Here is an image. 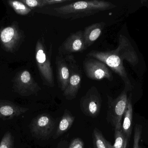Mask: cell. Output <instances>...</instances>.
I'll list each match as a JSON object with an SVG mask.
<instances>
[{"mask_svg": "<svg viewBox=\"0 0 148 148\" xmlns=\"http://www.w3.org/2000/svg\"><path fill=\"white\" fill-rule=\"evenodd\" d=\"M0 148H16L14 137L9 131L6 132L0 142Z\"/></svg>", "mask_w": 148, "mask_h": 148, "instance_id": "obj_21", "label": "cell"}, {"mask_svg": "<svg viewBox=\"0 0 148 148\" xmlns=\"http://www.w3.org/2000/svg\"><path fill=\"white\" fill-rule=\"evenodd\" d=\"M55 63L58 86L64 92L69 83L71 75L70 68L65 57L59 55L56 57Z\"/></svg>", "mask_w": 148, "mask_h": 148, "instance_id": "obj_12", "label": "cell"}, {"mask_svg": "<svg viewBox=\"0 0 148 148\" xmlns=\"http://www.w3.org/2000/svg\"><path fill=\"white\" fill-rule=\"evenodd\" d=\"M84 144L82 139L77 138L72 141L68 148H84Z\"/></svg>", "mask_w": 148, "mask_h": 148, "instance_id": "obj_24", "label": "cell"}, {"mask_svg": "<svg viewBox=\"0 0 148 148\" xmlns=\"http://www.w3.org/2000/svg\"><path fill=\"white\" fill-rule=\"evenodd\" d=\"M29 109L16 105L8 101H0V118L3 120H11L25 114Z\"/></svg>", "mask_w": 148, "mask_h": 148, "instance_id": "obj_13", "label": "cell"}, {"mask_svg": "<svg viewBox=\"0 0 148 148\" xmlns=\"http://www.w3.org/2000/svg\"><path fill=\"white\" fill-rule=\"evenodd\" d=\"M17 31L14 28L7 27L1 32V41L7 47H12L17 40Z\"/></svg>", "mask_w": 148, "mask_h": 148, "instance_id": "obj_17", "label": "cell"}, {"mask_svg": "<svg viewBox=\"0 0 148 148\" xmlns=\"http://www.w3.org/2000/svg\"><path fill=\"white\" fill-rule=\"evenodd\" d=\"M88 56L95 58L105 63L111 70L121 77L128 89H131V84L123 66V61L114 50L110 51L92 50L88 54Z\"/></svg>", "mask_w": 148, "mask_h": 148, "instance_id": "obj_3", "label": "cell"}, {"mask_svg": "<svg viewBox=\"0 0 148 148\" xmlns=\"http://www.w3.org/2000/svg\"><path fill=\"white\" fill-rule=\"evenodd\" d=\"M14 87L16 92L24 96L36 94L41 90L30 73L27 70L19 74L14 82Z\"/></svg>", "mask_w": 148, "mask_h": 148, "instance_id": "obj_9", "label": "cell"}, {"mask_svg": "<svg viewBox=\"0 0 148 148\" xmlns=\"http://www.w3.org/2000/svg\"><path fill=\"white\" fill-rule=\"evenodd\" d=\"M123 117V122L122 123L121 130L128 140L132 134V131L133 107L131 94L128 98L127 104Z\"/></svg>", "mask_w": 148, "mask_h": 148, "instance_id": "obj_15", "label": "cell"}, {"mask_svg": "<svg viewBox=\"0 0 148 148\" xmlns=\"http://www.w3.org/2000/svg\"><path fill=\"white\" fill-rule=\"evenodd\" d=\"M71 0H44L45 6H50L54 4H60L70 1Z\"/></svg>", "mask_w": 148, "mask_h": 148, "instance_id": "obj_25", "label": "cell"}, {"mask_svg": "<svg viewBox=\"0 0 148 148\" xmlns=\"http://www.w3.org/2000/svg\"><path fill=\"white\" fill-rule=\"evenodd\" d=\"M128 140L121 130H115L114 143L111 144L110 148H126Z\"/></svg>", "mask_w": 148, "mask_h": 148, "instance_id": "obj_19", "label": "cell"}, {"mask_svg": "<svg viewBox=\"0 0 148 148\" xmlns=\"http://www.w3.org/2000/svg\"><path fill=\"white\" fill-rule=\"evenodd\" d=\"M114 52L123 60H126L132 65H135L138 62V58L128 39L121 35L119 38V45Z\"/></svg>", "mask_w": 148, "mask_h": 148, "instance_id": "obj_11", "label": "cell"}, {"mask_svg": "<svg viewBox=\"0 0 148 148\" xmlns=\"http://www.w3.org/2000/svg\"><path fill=\"white\" fill-rule=\"evenodd\" d=\"M83 36V31L78 30L71 34L59 47V55H71L73 53L82 52L86 50Z\"/></svg>", "mask_w": 148, "mask_h": 148, "instance_id": "obj_10", "label": "cell"}, {"mask_svg": "<svg viewBox=\"0 0 148 148\" xmlns=\"http://www.w3.org/2000/svg\"><path fill=\"white\" fill-rule=\"evenodd\" d=\"M8 2L16 13L19 14L25 15L29 14L32 10L22 2L19 1H9Z\"/></svg>", "mask_w": 148, "mask_h": 148, "instance_id": "obj_20", "label": "cell"}, {"mask_svg": "<svg viewBox=\"0 0 148 148\" xmlns=\"http://www.w3.org/2000/svg\"><path fill=\"white\" fill-rule=\"evenodd\" d=\"M75 121V117L67 109L64 111L53 138L56 139L63 135L72 127Z\"/></svg>", "mask_w": 148, "mask_h": 148, "instance_id": "obj_16", "label": "cell"}, {"mask_svg": "<svg viewBox=\"0 0 148 148\" xmlns=\"http://www.w3.org/2000/svg\"><path fill=\"white\" fill-rule=\"evenodd\" d=\"M105 25V23L101 22L93 23L85 28L83 31V36L86 49L91 46L99 38Z\"/></svg>", "mask_w": 148, "mask_h": 148, "instance_id": "obj_14", "label": "cell"}, {"mask_svg": "<svg viewBox=\"0 0 148 148\" xmlns=\"http://www.w3.org/2000/svg\"><path fill=\"white\" fill-rule=\"evenodd\" d=\"M52 50V44L48 47L44 38H40L37 41L36 45V64L43 83L49 87L55 86L53 71L51 64Z\"/></svg>", "mask_w": 148, "mask_h": 148, "instance_id": "obj_2", "label": "cell"}, {"mask_svg": "<svg viewBox=\"0 0 148 148\" xmlns=\"http://www.w3.org/2000/svg\"><path fill=\"white\" fill-rule=\"evenodd\" d=\"M57 148H66V147H61V146H60V147H58Z\"/></svg>", "mask_w": 148, "mask_h": 148, "instance_id": "obj_26", "label": "cell"}, {"mask_svg": "<svg viewBox=\"0 0 148 148\" xmlns=\"http://www.w3.org/2000/svg\"><path fill=\"white\" fill-rule=\"evenodd\" d=\"M65 58L69 66L71 75L68 85L63 92V95L67 100H72L75 98L78 94L81 87L82 75L73 56L69 55L66 56Z\"/></svg>", "mask_w": 148, "mask_h": 148, "instance_id": "obj_8", "label": "cell"}, {"mask_svg": "<svg viewBox=\"0 0 148 148\" xmlns=\"http://www.w3.org/2000/svg\"><path fill=\"white\" fill-rule=\"evenodd\" d=\"M55 123L52 116L47 114H42L35 117L29 125L32 135L42 140H48L53 134Z\"/></svg>", "mask_w": 148, "mask_h": 148, "instance_id": "obj_6", "label": "cell"}, {"mask_svg": "<svg viewBox=\"0 0 148 148\" xmlns=\"http://www.w3.org/2000/svg\"><path fill=\"white\" fill-rule=\"evenodd\" d=\"M84 70L88 78L93 81L106 79L112 81L113 76L108 66L95 58H86L83 63Z\"/></svg>", "mask_w": 148, "mask_h": 148, "instance_id": "obj_7", "label": "cell"}, {"mask_svg": "<svg viewBox=\"0 0 148 148\" xmlns=\"http://www.w3.org/2000/svg\"><path fill=\"white\" fill-rule=\"evenodd\" d=\"M102 104L101 96L95 86L91 87L80 100L81 111L86 116L93 118L99 115Z\"/></svg>", "mask_w": 148, "mask_h": 148, "instance_id": "obj_5", "label": "cell"}, {"mask_svg": "<svg viewBox=\"0 0 148 148\" xmlns=\"http://www.w3.org/2000/svg\"><path fill=\"white\" fill-rule=\"evenodd\" d=\"M31 10L45 7L44 0H22L21 1Z\"/></svg>", "mask_w": 148, "mask_h": 148, "instance_id": "obj_22", "label": "cell"}, {"mask_svg": "<svg viewBox=\"0 0 148 148\" xmlns=\"http://www.w3.org/2000/svg\"><path fill=\"white\" fill-rule=\"evenodd\" d=\"M142 132V127L140 125L136 124L134 133L133 148H140V142Z\"/></svg>", "mask_w": 148, "mask_h": 148, "instance_id": "obj_23", "label": "cell"}, {"mask_svg": "<svg viewBox=\"0 0 148 148\" xmlns=\"http://www.w3.org/2000/svg\"><path fill=\"white\" fill-rule=\"evenodd\" d=\"M108 1L99 0L78 1L60 7L46 8L42 13L65 19L75 20L89 17L115 8Z\"/></svg>", "mask_w": 148, "mask_h": 148, "instance_id": "obj_1", "label": "cell"}, {"mask_svg": "<svg viewBox=\"0 0 148 148\" xmlns=\"http://www.w3.org/2000/svg\"><path fill=\"white\" fill-rule=\"evenodd\" d=\"M92 137L95 148H110L111 144L104 138L102 133L96 128L93 130Z\"/></svg>", "mask_w": 148, "mask_h": 148, "instance_id": "obj_18", "label": "cell"}, {"mask_svg": "<svg viewBox=\"0 0 148 148\" xmlns=\"http://www.w3.org/2000/svg\"><path fill=\"white\" fill-rule=\"evenodd\" d=\"M107 120L115 130L121 129L122 121L127 104L128 97L126 91H123L117 98L113 99L108 95Z\"/></svg>", "mask_w": 148, "mask_h": 148, "instance_id": "obj_4", "label": "cell"}]
</instances>
